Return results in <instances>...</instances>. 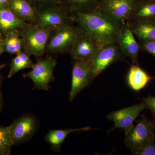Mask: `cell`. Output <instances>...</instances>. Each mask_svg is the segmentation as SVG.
Listing matches in <instances>:
<instances>
[{
    "mask_svg": "<svg viewBox=\"0 0 155 155\" xmlns=\"http://www.w3.org/2000/svg\"><path fill=\"white\" fill-rule=\"evenodd\" d=\"M73 19L78 26L101 43H117L122 24L114 22L98 9L74 14Z\"/></svg>",
    "mask_w": 155,
    "mask_h": 155,
    "instance_id": "6da1fadb",
    "label": "cell"
},
{
    "mask_svg": "<svg viewBox=\"0 0 155 155\" xmlns=\"http://www.w3.org/2000/svg\"><path fill=\"white\" fill-rule=\"evenodd\" d=\"M82 31L78 25L66 24L53 29L48 41L45 53L50 54L69 53Z\"/></svg>",
    "mask_w": 155,
    "mask_h": 155,
    "instance_id": "7a4b0ae2",
    "label": "cell"
},
{
    "mask_svg": "<svg viewBox=\"0 0 155 155\" xmlns=\"http://www.w3.org/2000/svg\"><path fill=\"white\" fill-rule=\"evenodd\" d=\"M52 28H43L35 24H28L19 31L23 41V51L40 58L45 53L46 48Z\"/></svg>",
    "mask_w": 155,
    "mask_h": 155,
    "instance_id": "3957f363",
    "label": "cell"
},
{
    "mask_svg": "<svg viewBox=\"0 0 155 155\" xmlns=\"http://www.w3.org/2000/svg\"><path fill=\"white\" fill-rule=\"evenodd\" d=\"M35 24L43 28H54L66 24H73V15L63 5L44 6L36 8Z\"/></svg>",
    "mask_w": 155,
    "mask_h": 155,
    "instance_id": "277c9868",
    "label": "cell"
},
{
    "mask_svg": "<svg viewBox=\"0 0 155 155\" xmlns=\"http://www.w3.org/2000/svg\"><path fill=\"white\" fill-rule=\"evenodd\" d=\"M155 137V125L143 114L136 125L125 133V144L133 153Z\"/></svg>",
    "mask_w": 155,
    "mask_h": 155,
    "instance_id": "5b68a950",
    "label": "cell"
},
{
    "mask_svg": "<svg viewBox=\"0 0 155 155\" xmlns=\"http://www.w3.org/2000/svg\"><path fill=\"white\" fill-rule=\"evenodd\" d=\"M125 58L117 43L103 45L92 59L91 82L112 64L124 61Z\"/></svg>",
    "mask_w": 155,
    "mask_h": 155,
    "instance_id": "8992f818",
    "label": "cell"
},
{
    "mask_svg": "<svg viewBox=\"0 0 155 155\" xmlns=\"http://www.w3.org/2000/svg\"><path fill=\"white\" fill-rule=\"evenodd\" d=\"M57 62L51 55L40 58L35 64L31 70L23 75L24 78H28L32 81L35 88L48 91L49 84L54 77V69Z\"/></svg>",
    "mask_w": 155,
    "mask_h": 155,
    "instance_id": "52a82bcc",
    "label": "cell"
},
{
    "mask_svg": "<svg viewBox=\"0 0 155 155\" xmlns=\"http://www.w3.org/2000/svg\"><path fill=\"white\" fill-rule=\"evenodd\" d=\"M137 0H100L98 10L122 25L130 19Z\"/></svg>",
    "mask_w": 155,
    "mask_h": 155,
    "instance_id": "ba28073f",
    "label": "cell"
},
{
    "mask_svg": "<svg viewBox=\"0 0 155 155\" xmlns=\"http://www.w3.org/2000/svg\"><path fill=\"white\" fill-rule=\"evenodd\" d=\"M71 88L69 100L73 101L82 90L91 82L92 59L73 60Z\"/></svg>",
    "mask_w": 155,
    "mask_h": 155,
    "instance_id": "9c48e42d",
    "label": "cell"
},
{
    "mask_svg": "<svg viewBox=\"0 0 155 155\" xmlns=\"http://www.w3.org/2000/svg\"><path fill=\"white\" fill-rule=\"evenodd\" d=\"M145 109H147L146 105L143 101L137 104L111 112L108 114L107 118L114 122V126L109 132L120 128L126 133L133 127V122L142 111Z\"/></svg>",
    "mask_w": 155,
    "mask_h": 155,
    "instance_id": "30bf717a",
    "label": "cell"
},
{
    "mask_svg": "<svg viewBox=\"0 0 155 155\" xmlns=\"http://www.w3.org/2000/svg\"><path fill=\"white\" fill-rule=\"evenodd\" d=\"M104 45L82 30L69 53L72 60L92 59Z\"/></svg>",
    "mask_w": 155,
    "mask_h": 155,
    "instance_id": "8fae6325",
    "label": "cell"
},
{
    "mask_svg": "<svg viewBox=\"0 0 155 155\" xmlns=\"http://www.w3.org/2000/svg\"><path fill=\"white\" fill-rule=\"evenodd\" d=\"M9 128L13 144L22 143L30 139L35 133L36 121L30 115L22 116L14 120Z\"/></svg>",
    "mask_w": 155,
    "mask_h": 155,
    "instance_id": "7c38bea8",
    "label": "cell"
},
{
    "mask_svg": "<svg viewBox=\"0 0 155 155\" xmlns=\"http://www.w3.org/2000/svg\"><path fill=\"white\" fill-rule=\"evenodd\" d=\"M117 43L125 56L130 57L134 64L138 65L139 44L127 22L122 25Z\"/></svg>",
    "mask_w": 155,
    "mask_h": 155,
    "instance_id": "4fadbf2b",
    "label": "cell"
},
{
    "mask_svg": "<svg viewBox=\"0 0 155 155\" xmlns=\"http://www.w3.org/2000/svg\"><path fill=\"white\" fill-rule=\"evenodd\" d=\"M28 25L8 8H0V39L14 31H20Z\"/></svg>",
    "mask_w": 155,
    "mask_h": 155,
    "instance_id": "5bb4252c",
    "label": "cell"
},
{
    "mask_svg": "<svg viewBox=\"0 0 155 155\" xmlns=\"http://www.w3.org/2000/svg\"><path fill=\"white\" fill-rule=\"evenodd\" d=\"M129 21L155 23V0H137Z\"/></svg>",
    "mask_w": 155,
    "mask_h": 155,
    "instance_id": "9a60e30c",
    "label": "cell"
},
{
    "mask_svg": "<svg viewBox=\"0 0 155 155\" xmlns=\"http://www.w3.org/2000/svg\"><path fill=\"white\" fill-rule=\"evenodd\" d=\"M8 8L19 19L28 24H35L36 8L28 0H10Z\"/></svg>",
    "mask_w": 155,
    "mask_h": 155,
    "instance_id": "2e32d148",
    "label": "cell"
},
{
    "mask_svg": "<svg viewBox=\"0 0 155 155\" xmlns=\"http://www.w3.org/2000/svg\"><path fill=\"white\" fill-rule=\"evenodd\" d=\"M154 77L150 76L138 65L134 64L130 66L127 76V84L132 90L138 91L147 86Z\"/></svg>",
    "mask_w": 155,
    "mask_h": 155,
    "instance_id": "e0dca14e",
    "label": "cell"
},
{
    "mask_svg": "<svg viewBox=\"0 0 155 155\" xmlns=\"http://www.w3.org/2000/svg\"><path fill=\"white\" fill-rule=\"evenodd\" d=\"M63 5L73 15L97 10L100 0H63Z\"/></svg>",
    "mask_w": 155,
    "mask_h": 155,
    "instance_id": "ac0fdd59",
    "label": "cell"
},
{
    "mask_svg": "<svg viewBox=\"0 0 155 155\" xmlns=\"http://www.w3.org/2000/svg\"><path fill=\"white\" fill-rule=\"evenodd\" d=\"M92 129L88 127H81L75 129H67L64 130H50L46 136L45 139L55 151L61 150V145L65 140L68 134L76 131H88Z\"/></svg>",
    "mask_w": 155,
    "mask_h": 155,
    "instance_id": "d6986e66",
    "label": "cell"
},
{
    "mask_svg": "<svg viewBox=\"0 0 155 155\" xmlns=\"http://www.w3.org/2000/svg\"><path fill=\"white\" fill-rule=\"evenodd\" d=\"M138 39L155 41V23L129 21L127 22Z\"/></svg>",
    "mask_w": 155,
    "mask_h": 155,
    "instance_id": "ffe728a7",
    "label": "cell"
},
{
    "mask_svg": "<svg viewBox=\"0 0 155 155\" xmlns=\"http://www.w3.org/2000/svg\"><path fill=\"white\" fill-rule=\"evenodd\" d=\"M19 31H14L2 39L4 52L11 54L17 55L23 51V41Z\"/></svg>",
    "mask_w": 155,
    "mask_h": 155,
    "instance_id": "44dd1931",
    "label": "cell"
},
{
    "mask_svg": "<svg viewBox=\"0 0 155 155\" xmlns=\"http://www.w3.org/2000/svg\"><path fill=\"white\" fill-rule=\"evenodd\" d=\"M30 55L22 51L17 54L12 60L8 78H10L20 70L26 68H32L35 64L30 58Z\"/></svg>",
    "mask_w": 155,
    "mask_h": 155,
    "instance_id": "7402d4cb",
    "label": "cell"
},
{
    "mask_svg": "<svg viewBox=\"0 0 155 155\" xmlns=\"http://www.w3.org/2000/svg\"><path fill=\"white\" fill-rule=\"evenodd\" d=\"M13 143L10 136L8 127H0V155L11 154Z\"/></svg>",
    "mask_w": 155,
    "mask_h": 155,
    "instance_id": "603a6c76",
    "label": "cell"
},
{
    "mask_svg": "<svg viewBox=\"0 0 155 155\" xmlns=\"http://www.w3.org/2000/svg\"><path fill=\"white\" fill-rule=\"evenodd\" d=\"M134 155H155V137L144 146L132 153Z\"/></svg>",
    "mask_w": 155,
    "mask_h": 155,
    "instance_id": "cb8c5ba5",
    "label": "cell"
},
{
    "mask_svg": "<svg viewBox=\"0 0 155 155\" xmlns=\"http://www.w3.org/2000/svg\"><path fill=\"white\" fill-rule=\"evenodd\" d=\"M140 51H144L155 57V41L138 39Z\"/></svg>",
    "mask_w": 155,
    "mask_h": 155,
    "instance_id": "d4e9b609",
    "label": "cell"
},
{
    "mask_svg": "<svg viewBox=\"0 0 155 155\" xmlns=\"http://www.w3.org/2000/svg\"><path fill=\"white\" fill-rule=\"evenodd\" d=\"M143 101L146 105L147 109H149L151 112L155 122V97L149 95L143 99Z\"/></svg>",
    "mask_w": 155,
    "mask_h": 155,
    "instance_id": "484cf974",
    "label": "cell"
},
{
    "mask_svg": "<svg viewBox=\"0 0 155 155\" xmlns=\"http://www.w3.org/2000/svg\"><path fill=\"white\" fill-rule=\"evenodd\" d=\"M33 1L37 3V4L40 6V7L53 5H54V3L55 2V0H33Z\"/></svg>",
    "mask_w": 155,
    "mask_h": 155,
    "instance_id": "4316f807",
    "label": "cell"
},
{
    "mask_svg": "<svg viewBox=\"0 0 155 155\" xmlns=\"http://www.w3.org/2000/svg\"><path fill=\"white\" fill-rule=\"evenodd\" d=\"M10 0H0V8H8Z\"/></svg>",
    "mask_w": 155,
    "mask_h": 155,
    "instance_id": "83f0119b",
    "label": "cell"
},
{
    "mask_svg": "<svg viewBox=\"0 0 155 155\" xmlns=\"http://www.w3.org/2000/svg\"><path fill=\"white\" fill-rule=\"evenodd\" d=\"M4 52H4V49H3L2 41V40L0 39V56Z\"/></svg>",
    "mask_w": 155,
    "mask_h": 155,
    "instance_id": "f1b7e54d",
    "label": "cell"
},
{
    "mask_svg": "<svg viewBox=\"0 0 155 155\" xmlns=\"http://www.w3.org/2000/svg\"><path fill=\"white\" fill-rule=\"evenodd\" d=\"M2 93H1V87H0V110H1V108H2Z\"/></svg>",
    "mask_w": 155,
    "mask_h": 155,
    "instance_id": "f546056e",
    "label": "cell"
},
{
    "mask_svg": "<svg viewBox=\"0 0 155 155\" xmlns=\"http://www.w3.org/2000/svg\"><path fill=\"white\" fill-rule=\"evenodd\" d=\"M3 65H2V66H0V69H2V68H3Z\"/></svg>",
    "mask_w": 155,
    "mask_h": 155,
    "instance_id": "4dcf8cb0",
    "label": "cell"
},
{
    "mask_svg": "<svg viewBox=\"0 0 155 155\" xmlns=\"http://www.w3.org/2000/svg\"><path fill=\"white\" fill-rule=\"evenodd\" d=\"M154 123L155 125V122H154Z\"/></svg>",
    "mask_w": 155,
    "mask_h": 155,
    "instance_id": "1f68e13d",
    "label": "cell"
}]
</instances>
